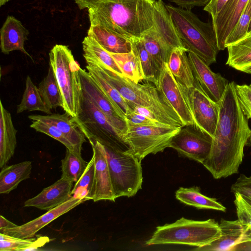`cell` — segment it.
Returning a JSON list of instances; mask_svg holds the SVG:
<instances>
[{"label":"cell","mask_w":251,"mask_h":251,"mask_svg":"<svg viewBox=\"0 0 251 251\" xmlns=\"http://www.w3.org/2000/svg\"><path fill=\"white\" fill-rule=\"evenodd\" d=\"M87 35L110 53H125L132 50L129 41L99 25H90Z\"/></svg>","instance_id":"cell-25"},{"label":"cell","mask_w":251,"mask_h":251,"mask_svg":"<svg viewBox=\"0 0 251 251\" xmlns=\"http://www.w3.org/2000/svg\"><path fill=\"white\" fill-rule=\"evenodd\" d=\"M221 234L214 219L195 221L182 217L175 223L156 227L145 245L184 244L200 247L210 244Z\"/></svg>","instance_id":"cell-5"},{"label":"cell","mask_w":251,"mask_h":251,"mask_svg":"<svg viewBox=\"0 0 251 251\" xmlns=\"http://www.w3.org/2000/svg\"><path fill=\"white\" fill-rule=\"evenodd\" d=\"M28 117L31 120H38L55 126L73 145L75 151L81 153L82 145L86 141V137L75 117L67 112L63 114L30 115Z\"/></svg>","instance_id":"cell-20"},{"label":"cell","mask_w":251,"mask_h":251,"mask_svg":"<svg viewBox=\"0 0 251 251\" xmlns=\"http://www.w3.org/2000/svg\"><path fill=\"white\" fill-rule=\"evenodd\" d=\"M88 162L75 150L66 148L64 158L61 160L62 178L76 182L85 171Z\"/></svg>","instance_id":"cell-34"},{"label":"cell","mask_w":251,"mask_h":251,"mask_svg":"<svg viewBox=\"0 0 251 251\" xmlns=\"http://www.w3.org/2000/svg\"><path fill=\"white\" fill-rule=\"evenodd\" d=\"M176 198L181 202L198 209H209L225 212L226 208L215 199L202 194L200 188L180 187L176 192Z\"/></svg>","instance_id":"cell-28"},{"label":"cell","mask_w":251,"mask_h":251,"mask_svg":"<svg viewBox=\"0 0 251 251\" xmlns=\"http://www.w3.org/2000/svg\"><path fill=\"white\" fill-rule=\"evenodd\" d=\"M251 21V0H249L243 9L236 25L226 41V48L247 34Z\"/></svg>","instance_id":"cell-37"},{"label":"cell","mask_w":251,"mask_h":251,"mask_svg":"<svg viewBox=\"0 0 251 251\" xmlns=\"http://www.w3.org/2000/svg\"><path fill=\"white\" fill-rule=\"evenodd\" d=\"M49 60L61 91L62 108L76 118L80 112L82 94L81 68L71 50L65 45H55L49 53Z\"/></svg>","instance_id":"cell-6"},{"label":"cell","mask_w":251,"mask_h":251,"mask_svg":"<svg viewBox=\"0 0 251 251\" xmlns=\"http://www.w3.org/2000/svg\"><path fill=\"white\" fill-rule=\"evenodd\" d=\"M236 83H228L218 103L219 119L210 152L202 164L215 179L238 173L244 149L251 140L249 118L238 97Z\"/></svg>","instance_id":"cell-1"},{"label":"cell","mask_w":251,"mask_h":251,"mask_svg":"<svg viewBox=\"0 0 251 251\" xmlns=\"http://www.w3.org/2000/svg\"><path fill=\"white\" fill-rule=\"evenodd\" d=\"M226 64L236 70L251 66V31L243 38L228 46Z\"/></svg>","instance_id":"cell-29"},{"label":"cell","mask_w":251,"mask_h":251,"mask_svg":"<svg viewBox=\"0 0 251 251\" xmlns=\"http://www.w3.org/2000/svg\"><path fill=\"white\" fill-rule=\"evenodd\" d=\"M240 71L243 72L244 73L251 74V66H249L248 67H246L244 68H242Z\"/></svg>","instance_id":"cell-49"},{"label":"cell","mask_w":251,"mask_h":251,"mask_svg":"<svg viewBox=\"0 0 251 251\" xmlns=\"http://www.w3.org/2000/svg\"><path fill=\"white\" fill-rule=\"evenodd\" d=\"M110 53L125 77L135 83L145 80L140 60L132 50L125 53Z\"/></svg>","instance_id":"cell-33"},{"label":"cell","mask_w":251,"mask_h":251,"mask_svg":"<svg viewBox=\"0 0 251 251\" xmlns=\"http://www.w3.org/2000/svg\"><path fill=\"white\" fill-rule=\"evenodd\" d=\"M249 0H228L216 16L212 19L219 50L226 49V41Z\"/></svg>","instance_id":"cell-19"},{"label":"cell","mask_w":251,"mask_h":251,"mask_svg":"<svg viewBox=\"0 0 251 251\" xmlns=\"http://www.w3.org/2000/svg\"><path fill=\"white\" fill-rule=\"evenodd\" d=\"M86 201L72 197L60 205L26 223L15 227L0 230L3 233L22 239L33 238L36 233L51 222L68 212Z\"/></svg>","instance_id":"cell-16"},{"label":"cell","mask_w":251,"mask_h":251,"mask_svg":"<svg viewBox=\"0 0 251 251\" xmlns=\"http://www.w3.org/2000/svg\"><path fill=\"white\" fill-rule=\"evenodd\" d=\"M75 119L88 140L97 141L104 146L122 151H128V146L106 115L83 90L80 112Z\"/></svg>","instance_id":"cell-7"},{"label":"cell","mask_w":251,"mask_h":251,"mask_svg":"<svg viewBox=\"0 0 251 251\" xmlns=\"http://www.w3.org/2000/svg\"><path fill=\"white\" fill-rule=\"evenodd\" d=\"M213 137L195 124L182 126L172 138L169 147L201 163L209 156Z\"/></svg>","instance_id":"cell-10"},{"label":"cell","mask_w":251,"mask_h":251,"mask_svg":"<svg viewBox=\"0 0 251 251\" xmlns=\"http://www.w3.org/2000/svg\"><path fill=\"white\" fill-rule=\"evenodd\" d=\"M235 204L238 220L251 231V205L239 193H234Z\"/></svg>","instance_id":"cell-40"},{"label":"cell","mask_w":251,"mask_h":251,"mask_svg":"<svg viewBox=\"0 0 251 251\" xmlns=\"http://www.w3.org/2000/svg\"><path fill=\"white\" fill-rule=\"evenodd\" d=\"M79 74L82 90L106 115L122 138L127 129L125 115L102 92L88 72L80 68Z\"/></svg>","instance_id":"cell-13"},{"label":"cell","mask_w":251,"mask_h":251,"mask_svg":"<svg viewBox=\"0 0 251 251\" xmlns=\"http://www.w3.org/2000/svg\"><path fill=\"white\" fill-rule=\"evenodd\" d=\"M126 120L127 126H136L172 127L168 125L155 121L142 114L137 113L132 110L130 108L126 115Z\"/></svg>","instance_id":"cell-41"},{"label":"cell","mask_w":251,"mask_h":251,"mask_svg":"<svg viewBox=\"0 0 251 251\" xmlns=\"http://www.w3.org/2000/svg\"><path fill=\"white\" fill-rule=\"evenodd\" d=\"M17 226L18 225L12 223L2 215L0 216V230L13 228Z\"/></svg>","instance_id":"cell-48"},{"label":"cell","mask_w":251,"mask_h":251,"mask_svg":"<svg viewBox=\"0 0 251 251\" xmlns=\"http://www.w3.org/2000/svg\"><path fill=\"white\" fill-rule=\"evenodd\" d=\"M30 127L36 131L46 134L58 141L66 148L75 151V148L61 131L54 125L38 120H31Z\"/></svg>","instance_id":"cell-38"},{"label":"cell","mask_w":251,"mask_h":251,"mask_svg":"<svg viewBox=\"0 0 251 251\" xmlns=\"http://www.w3.org/2000/svg\"><path fill=\"white\" fill-rule=\"evenodd\" d=\"M165 5L184 47L208 66L215 62L219 50L212 23L202 21L191 9Z\"/></svg>","instance_id":"cell-4"},{"label":"cell","mask_w":251,"mask_h":251,"mask_svg":"<svg viewBox=\"0 0 251 251\" xmlns=\"http://www.w3.org/2000/svg\"><path fill=\"white\" fill-rule=\"evenodd\" d=\"M228 0H209L203 10L214 19Z\"/></svg>","instance_id":"cell-44"},{"label":"cell","mask_w":251,"mask_h":251,"mask_svg":"<svg viewBox=\"0 0 251 251\" xmlns=\"http://www.w3.org/2000/svg\"><path fill=\"white\" fill-rule=\"evenodd\" d=\"M80 9L89 8L98 0H74Z\"/></svg>","instance_id":"cell-47"},{"label":"cell","mask_w":251,"mask_h":251,"mask_svg":"<svg viewBox=\"0 0 251 251\" xmlns=\"http://www.w3.org/2000/svg\"><path fill=\"white\" fill-rule=\"evenodd\" d=\"M233 193H239L242 196L251 198V176L241 174L236 181L231 186Z\"/></svg>","instance_id":"cell-43"},{"label":"cell","mask_w":251,"mask_h":251,"mask_svg":"<svg viewBox=\"0 0 251 251\" xmlns=\"http://www.w3.org/2000/svg\"><path fill=\"white\" fill-rule=\"evenodd\" d=\"M82 43L83 56L86 63H93L121 76H124L111 53L93 37L87 35Z\"/></svg>","instance_id":"cell-24"},{"label":"cell","mask_w":251,"mask_h":251,"mask_svg":"<svg viewBox=\"0 0 251 251\" xmlns=\"http://www.w3.org/2000/svg\"><path fill=\"white\" fill-rule=\"evenodd\" d=\"M17 130L10 113L0 101V168L5 166L13 157L17 146Z\"/></svg>","instance_id":"cell-22"},{"label":"cell","mask_w":251,"mask_h":251,"mask_svg":"<svg viewBox=\"0 0 251 251\" xmlns=\"http://www.w3.org/2000/svg\"><path fill=\"white\" fill-rule=\"evenodd\" d=\"M244 199L251 205V198L242 196Z\"/></svg>","instance_id":"cell-50"},{"label":"cell","mask_w":251,"mask_h":251,"mask_svg":"<svg viewBox=\"0 0 251 251\" xmlns=\"http://www.w3.org/2000/svg\"><path fill=\"white\" fill-rule=\"evenodd\" d=\"M187 54L191 65L197 87L214 102L221 100L228 81L219 73H215L200 57L191 51Z\"/></svg>","instance_id":"cell-12"},{"label":"cell","mask_w":251,"mask_h":251,"mask_svg":"<svg viewBox=\"0 0 251 251\" xmlns=\"http://www.w3.org/2000/svg\"><path fill=\"white\" fill-rule=\"evenodd\" d=\"M87 64L86 68L88 72L99 88L126 116L129 109L126 101L119 91L101 75L94 64L90 63Z\"/></svg>","instance_id":"cell-31"},{"label":"cell","mask_w":251,"mask_h":251,"mask_svg":"<svg viewBox=\"0 0 251 251\" xmlns=\"http://www.w3.org/2000/svg\"><path fill=\"white\" fill-rule=\"evenodd\" d=\"M95 194V161L92 156L83 174L75 183L72 197L88 200H93Z\"/></svg>","instance_id":"cell-36"},{"label":"cell","mask_w":251,"mask_h":251,"mask_svg":"<svg viewBox=\"0 0 251 251\" xmlns=\"http://www.w3.org/2000/svg\"><path fill=\"white\" fill-rule=\"evenodd\" d=\"M102 146L115 199L133 196L142 188L143 172L141 161L127 151Z\"/></svg>","instance_id":"cell-8"},{"label":"cell","mask_w":251,"mask_h":251,"mask_svg":"<svg viewBox=\"0 0 251 251\" xmlns=\"http://www.w3.org/2000/svg\"><path fill=\"white\" fill-rule=\"evenodd\" d=\"M9 0H0V6H2L7 2Z\"/></svg>","instance_id":"cell-51"},{"label":"cell","mask_w":251,"mask_h":251,"mask_svg":"<svg viewBox=\"0 0 251 251\" xmlns=\"http://www.w3.org/2000/svg\"><path fill=\"white\" fill-rule=\"evenodd\" d=\"M181 127L130 126L122 139L129 147L127 152L141 161L147 155L169 147L172 137Z\"/></svg>","instance_id":"cell-9"},{"label":"cell","mask_w":251,"mask_h":251,"mask_svg":"<svg viewBox=\"0 0 251 251\" xmlns=\"http://www.w3.org/2000/svg\"><path fill=\"white\" fill-rule=\"evenodd\" d=\"M250 31H251V23H250V26H249V29H248V32H249Z\"/></svg>","instance_id":"cell-52"},{"label":"cell","mask_w":251,"mask_h":251,"mask_svg":"<svg viewBox=\"0 0 251 251\" xmlns=\"http://www.w3.org/2000/svg\"><path fill=\"white\" fill-rule=\"evenodd\" d=\"M74 182L61 177L45 188L36 196L24 202L25 207H33L49 211L60 205L71 197Z\"/></svg>","instance_id":"cell-18"},{"label":"cell","mask_w":251,"mask_h":251,"mask_svg":"<svg viewBox=\"0 0 251 251\" xmlns=\"http://www.w3.org/2000/svg\"><path fill=\"white\" fill-rule=\"evenodd\" d=\"M155 0H98L88 8L90 25H99L130 42L154 25Z\"/></svg>","instance_id":"cell-2"},{"label":"cell","mask_w":251,"mask_h":251,"mask_svg":"<svg viewBox=\"0 0 251 251\" xmlns=\"http://www.w3.org/2000/svg\"><path fill=\"white\" fill-rule=\"evenodd\" d=\"M95 161V194L94 201L108 200L115 201L110 175L102 145L94 140H89Z\"/></svg>","instance_id":"cell-17"},{"label":"cell","mask_w":251,"mask_h":251,"mask_svg":"<svg viewBox=\"0 0 251 251\" xmlns=\"http://www.w3.org/2000/svg\"><path fill=\"white\" fill-rule=\"evenodd\" d=\"M130 43L132 51L137 55L140 60L145 80L152 82L155 86L160 70L145 49L141 39L133 40Z\"/></svg>","instance_id":"cell-35"},{"label":"cell","mask_w":251,"mask_h":251,"mask_svg":"<svg viewBox=\"0 0 251 251\" xmlns=\"http://www.w3.org/2000/svg\"><path fill=\"white\" fill-rule=\"evenodd\" d=\"M32 162L25 161L5 166L0 172V193L7 194L15 189L22 181L30 177Z\"/></svg>","instance_id":"cell-26"},{"label":"cell","mask_w":251,"mask_h":251,"mask_svg":"<svg viewBox=\"0 0 251 251\" xmlns=\"http://www.w3.org/2000/svg\"><path fill=\"white\" fill-rule=\"evenodd\" d=\"M0 47L2 53L8 54L11 51L20 50L30 57L24 48L29 31L21 21L13 16H8L0 29Z\"/></svg>","instance_id":"cell-21"},{"label":"cell","mask_w":251,"mask_h":251,"mask_svg":"<svg viewBox=\"0 0 251 251\" xmlns=\"http://www.w3.org/2000/svg\"><path fill=\"white\" fill-rule=\"evenodd\" d=\"M179 117L184 125L195 124L188 89L179 83L164 63L155 85Z\"/></svg>","instance_id":"cell-11"},{"label":"cell","mask_w":251,"mask_h":251,"mask_svg":"<svg viewBox=\"0 0 251 251\" xmlns=\"http://www.w3.org/2000/svg\"><path fill=\"white\" fill-rule=\"evenodd\" d=\"M38 89L46 106L50 110L63 107V99L54 73L50 65L48 74L39 84Z\"/></svg>","instance_id":"cell-30"},{"label":"cell","mask_w":251,"mask_h":251,"mask_svg":"<svg viewBox=\"0 0 251 251\" xmlns=\"http://www.w3.org/2000/svg\"><path fill=\"white\" fill-rule=\"evenodd\" d=\"M25 111H40L49 115L52 114L44 103L38 88L34 84L29 75L26 78L25 88L21 101L17 105V113Z\"/></svg>","instance_id":"cell-32"},{"label":"cell","mask_w":251,"mask_h":251,"mask_svg":"<svg viewBox=\"0 0 251 251\" xmlns=\"http://www.w3.org/2000/svg\"><path fill=\"white\" fill-rule=\"evenodd\" d=\"M237 94L245 114L251 119V87L247 85H236Z\"/></svg>","instance_id":"cell-42"},{"label":"cell","mask_w":251,"mask_h":251,"mask_svg":"<svg viewBox=\"0 0 251 251\" xmlns=\"http://www.w3.org/2000/svg\"><path fill=\"white\" fill-rule=\"evenodd\" d=\"M221 234L210 244L197 247L198 251H233L240 244L251 242V231L237 219L221 220L219 224Z\"/></svg>","instance_id":"cell-15"},{"label":"cell","mask_w":251,"mask_h":251,"mask_svg":"<svg viewBox=\"0 0 251 251\" xmlns=\"http://www.w3.org/2000/svg\"><path fill=\"white\" fill-rule=\"evenodd\" d=\"M180 7L191 9L195 6H205L209 0H168Z\"/></svg>","instance_id":"cell-45"},{"label":"cell","mask_w":251,"mask_h":251,"mask_svg":"<svg viewBox=\"0 0 251 251\" xmlns=\"http://www.w3.org/2000/svg\"><path fill=\"white\" fill-rule=\"evenodd\" d=\"M34 238L22 239L0 233V251H21V249L31 244Z\"/></svg>","instance_id":"cell-39"},{"label":"cell","mask_w":251,"mask_h":251,"mask_svg":"<svg viewBox=\"0 0 251 251\" xmlns=\"http://www.w3.org/2000/svg\"><path fill=\"white\" fill-rule=\"evenodd\" d=\"M250 86L251 87V84H250Z\"/></svg>","instance_id":"cell-53"},{"label":"cell","mask_w":251,"mask_h":251,"mask_svg":"<svg viewBox=\"0 0 251 251\" xmlns=\"http://www.w3.org/2000/svg\"><path fill=\"white\" fill-rule=\"evenodd\" d=\"M140 39L161 70L163 64L167 63L173 49L153 26L145 32Z\"/></svg>","instance_id":"cell-27"},{"label":"cell","mask_w":251,"mask_h":251,"mask_svg":"<svg viewBox=\"0 0 251 251\" xmlns=\"http://www.w3.org/2000/svg\"><path fill=\"white\" fill-rule=\"evenodd\" d=\"M50 241V238L47 236H40L28 246L21 249V251H36L39 248L44 246Z\"/></svg>","instance_id":"cell-46"},{"label":"cell","mask_w":251,"mask_h":251,"mask_svg":"<svg viewBox=\"0 0 251 251\" xmlns=\"http://www.w3.org/2000/svg\"><path fill=\"white\" fill-rule=\"evenodd\" d=\"M94 64L101 75L119 91L127 104L150 109L155 115L157 121L172 127L184 126L177 113L154 85L149 83L143 84L135 83L125 76Z\"/></svg>","instance_id":"cell-3"},{"label":"cell","mask_w":251,"mask_h":251,"mask_svg":"<svg viewBox=\"0 0 251 251\" xmlns=\"http://www.w3.org/2000/svg\"><path fill=\"white\" fill-rule=\"evenodd\" d=\"M188 51L184 47L174 49L167 63L176 79L187 89H190L197 87V84L187 54Z\"/></svg>","instance_id":"cell-23"},{"label":"cell","mask_w":251,"mask_h":251,"mask_svg":"<svg viewBox=\"0 0 251 251\" xmlns=\"http://www.w3.org/2000/svg\"><path fill=\"white\" fill-rule=\"evenodd\" d=\"M195 124L213 137L219 119V105L197 87L188 89Z\"/></svg>","instance_id":"cell-14"}]
</instances>
